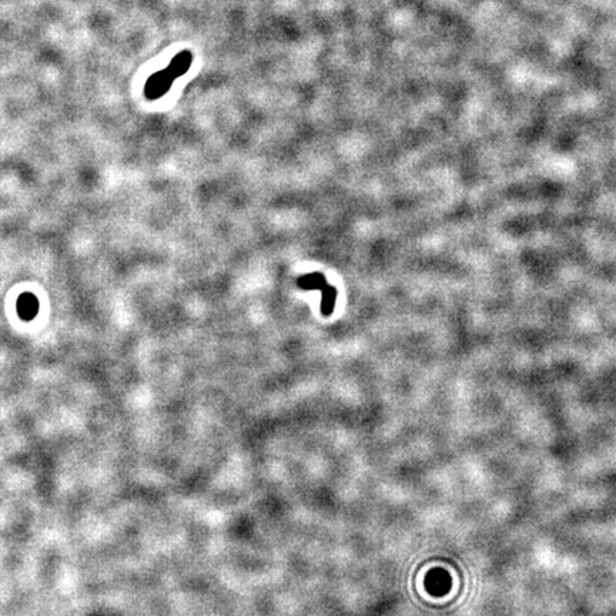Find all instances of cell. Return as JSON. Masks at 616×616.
<instances>
[{"instance_id": "obj_1", "label": "cell", "mask_w": 616, "mask_h": 616, "mask_svg": "<svg viewBox=\"0 0 616 616\" xmlns=\"http://www.w3.org/2000/svg\"><path fill=\"white\" fill-rule=\"evenodd\" d=\"M174 76L169 69H164L162 72H157L153 76L149 77L145 86V94L150 100H156V98L162 97L167 93V90L171 87L174 82Z\"/></svg>"}, {"instance_id": "obj_2", "label": "cell", "mask_w": 616, "mask_h": 616, "mask_svg": "<svg viewBox=\"0 0 616 616\" xmlns=\"http://www.w3.org/2000/svg\"><path fill=\"white\" fill-rule=\"evenodd\" d=\"M425 588L429 593L435 596L445 595L451 588L449 575L443 569L431 571L425 578Z\"/></svg>"}, {"instance_id": "obj_3", "label": "cell", "mask_w": 616, "mask_h": 616, "mask_svg": "<svg viewBox=\"0 0 616 616\" xmlns=\"http://www.w3.org/2000/svg\"><path fill=\"white\" fill-rule=\"evenodd\" d=\"M16 311H17V315L21 317L23 321H32L39 312L37 297L32 293H23L21 297L17 298Z\"/></svg>"}, {"instance_id": "obj_4", "label": "cell", "mask_w": 616, "mask_h": 616, "mask_svg": "<svg viewBox=\"0 0 616 616\" xmlns=\"http://www.w3.org/2000/svg\"><path fill=\"white\" fill-rule=\"evenodd\" d=\"M190 65H191V53L190 52H182V53H178L173 59L171 63L167 66V69L171 72V74L174 77H178V76L184 74L189 70Z\"/></svg>"}]
</instances>
